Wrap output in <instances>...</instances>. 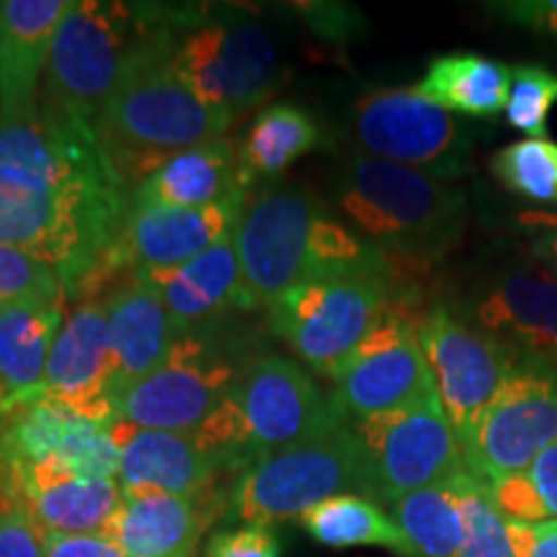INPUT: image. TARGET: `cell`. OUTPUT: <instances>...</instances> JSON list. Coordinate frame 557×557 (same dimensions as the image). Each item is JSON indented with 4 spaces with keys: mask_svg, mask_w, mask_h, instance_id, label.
<instances>
[{
    "mask_svg": "<svg viewBox=\"0 0 557 557\" xmlns=\"http://www.w3.org/2000/svg\"><path fill=\"white\" fill-rule=\"evenodd\" d=\"M120 449V480L124 496H194L218 485L220 470L205 455L197 438L178 431H152L132 423H109Z\"/></svg>",
    "mask_w": 557,
    "mask_h": 557,
    "instance_id": "603a6c76",
    "label": "cell"
},
{
    "mask_svg": "<svg viewBox=\"0 0 557 557\" xmlns=\"http://www.w3.org/2000/svg\"><path fill=\"white\" fill-rule=\"evenodd\" d=\"M143 34L96 122L99 148L132 194L178 152L225 137L233 120L209 109L173 65L171 34L160 5H139Z\"/></svg>",
    "mask_w": 557,
    "mask_h": 557,
    "instance_id": "6da1fadb",
    "label": "cell"
},
{
    "mask_svg": "<svg viewBox=\"0 0 557 557\" xmlns=\"http://www.w3.org/2000/svg\"><path fill=\"white\" fill-rule=\"evenodd\" d=\"M116 364V389L148 377L169 359L178 331L163 299L137 271H127L101 295ZM114 398V395H111Z\"/></svg>",
    "mask_w": 557,
    "mask_h": 557,
    "instance_id": "d4e9b609",
    "label": "cell"
},
{
    "mask_svg": "<svg viewBox=\"0 0 557 557\" xmlns=\"http://www.w3.org/2000/svg\"><path fill=\"white\" fill-rule=\"evenodd\" d=\"M0 496L16 500L45 534H107L124 493L120 480L75 478L54 468L0 470Z\"/></svg>",
    "mask_w": 557,
    "mask_h": 557,
    "instance_id": "ffe728a7",
    "label": "cell"
},
{
    "mask_svg": "<svg viewBox=\"0 0 557 557\" xmlns=\"http://www.w3.org/2000/svg\"><path fill=\"white\" fill-rule=\"evenodd\" d=\"M403 292H416V282L398 274L318 278L271 305L269 329L305 367L333 380Z\"/></svg>",
    "mask_w": 557,
    "mask_h": 557,
    "instance_id": "ba28073f",
    "label": "cell"
},
{
    "mask_svg": "<svg viewBox=\"0 0 557 557\" xmlns=\"http://www.w3.org/2000/svg\"><path fill=\"white\" fill-rule=\"evenodd\" d=\"M459 318L521 361L557 364V284L524 269L478 278L459 302Z\"/></svg>",
    "mask_w": 557,
    "mask_h": 557,
    "instance_id": "ac0fdd59",
    "label": "cell"
},
{
    "mask_svg": "<svg viewBox=\"0 0 557 557\" xmlns=\"http://www.w3.org/2000/svg\"><path fill=\"white\" fill-rule=\"evenodd\" d=\"M253 191L243 171L240 143L218 137L178 152L132 194L129 207H209Z\"/></svg>",
    "mask_w": 557,
    "mask_h": 557,
    "instance_id": "484cf974",
    "label": "cell"
},
{
    "mask_svg": "<svg viewBox=\"0 0 557 557\" xmlns=\"http://www.w3.org/2000/svg\"><path fill=\"white\" fill-rule=\"evenodd\" d=\"M333 205L361 240L408 278L426 276L447 259L468 227L462 191L426 173L357 152L338 163Z\"/></svg>",
    "mask_w": 557,
    "mask_h": 557,
    "instance_id": "3957f363",
    "label": "cell"
},
{
    "mask_svg": "<svg viewBox=\"0 0 557 557\" xmlns=\"http://www.w3.org/2000/svg\"><path fill=\"white\" fill-rule=\"evenodd\" d=\"M312 540L331 549L382 547L400 557H416L393 513L364 496H336L312 506L297 519Z\"/></svg>",
    "mask_w": 557,
    "mask_h": 557,
    "instance_id": "f546056e",
    "label": "cell"
},
{
    "mask_svg": "<svg viewBox=\"0 0 557 557\" xmlns=\"http://www.w3.org/2000/svg\"><path fill=\"white\" fill-rule=\"evenodd\" d=\"M491 487L493 504L498 511L511 521H527V524H537V521H547V508L542 506L537 487H534L532 478L527 472H517V475H506L487 483Z\"/></svg>",
    "mask_w": 557,
    "mask_h": 557,
    "instance_id": "8d00e7d4",
    "label": "cell"
},
{
    "mask_svg": "<svg viewBox=\"0 0 557 557\" xmlns=\"http://www.w3.org/2000/svg\"><path fill=\"white\" fill-rule=\"evenodd\" d=\"M205 557H278L274 527H225L207 540Z\"/></svg>",
    "mask_w": 557,
    "mask_h": 557,
    "instance_id": "74e56055",
    "label": "cell"
},
{
    "mask_svg": "<svg viewBox=\"0 0 557 557\" xmlns=\"http://www.w3.org/2000/svg\"><path fill=\"white\" fill-rule=\"evenodd\" d=\"M114 348L101 297L83 299L62 323L47 364L41 395L88 421L114 423Z\"/></svg>",
    "mask_w": 557,
    "mask_h": 557,
    "instance_id": "d6986e66",
    "label": "cell"
},
{
    "mask_svg": "<svg viewBox=\"0 0 557 557\" xmlns=\"http://www.w3.org/2000/svg\"><path fill=\"white\" fill-rule=\"evenodd\" d=\"M163 9L173 65L201 103L238 120L287 86L282 45L259 13L209 5Z\"/></svg>",
    "mask_w": 557,
    "mask_h": 557,
    "instance_id": "277c9868",
    "label": "cell"
},
{
    "mask_svg": "<svg viewBox=\"0 0 557 557\" xmlns=\"http://www.w3.org/2000/svg\"><path fill=\"white\" fill-rule=\"evenodd\" d=\"M348 139L357 156L406 165L444 184L472 169L470 132L416 88H380L357 99Z\"/></svg>",
    "mask_w": 557,
    "mask_h": 557,
    "instance_id": "30bf717a",
    "label": "cell"
},
{
    "mask_svg": "<svg viewBox=\"0 0 557 557\" xmlns=\"http://www.w3.org/2000/svg\"><path fill=\"white\" fill-rule=\"evenodd\" d=\"M73 0L0 3V124L37 120L52 37Z\"/></svg>",
    "mask_w": 557,
    "mask_h": 557,
    "instance_id": "7402d4cb",
    "label": "cell"
},
{
    "mask_svg": "<svg viewBox=\"0 0 557 557\" xmlns=\"http://www.w3.org/2000/svg\"><path fill=\"white\" fill-rule=\"evenodd\" d=\"M459 513H462V557H517L508 540V519L493 504L487 480L465 468L451 478Z\"/></svg>",
    "mask_w": 557,
    "mask_h": 557,
    "instance_id": "d6a6232c",
    "label": "cell"
},
{
    "mask_svg": "<svg viewBox=\"0 0 557 557\" xmlns=\"http://www.w3.org/2000/svg\"><path fill=\"white\" fill-rule=\"evenodd\" d=\"M519 222L534 233H547L553 230L557 233V207H545V209H529V212L519 214Z\"/></svg>",
    "mask_w": 557,
    "mask_h": 557,
    "instance_id": "ee69618b",
    "label": "cell"
},
{
    "mask_svg": "<svg viewBox=\"0 0 557 557\" xmlns=\"http://www.w3.org/2000/svg\"><path fill=\"white\" fill-rule=\"evenodd\" d=\"M426 308L421 292H403L333 374L331 395L348 423L438 398L418 341V318Z\"/></svg>",
    "mask_w": 557,
    "mask_h": 557,
    "instance_id": "9c48e42d",
    "label": "cell"
},
{
    "mask_svg": "<svg viewBox=\"0 0 557 557\" xmlns=\"http://www.w3.org/2000/svg\"><path fill=\"white\" fill-rule=\"evenodd\" d=\"M233 240L253 308H271L284 292L318 278L406 276L344 220L333 218L315 194L295 184L271 181L250 191Z\"/></svg>",
    "mask_w": 557,
    "mask_h": 557,
    "instance_id": "7a4b0ae2",
    "label": "cell"
},
{
    "mask_svg": "<svg viewBox=\"0 0 557 557\" xmlns=\"http://www.w3.org/2000/svg\"><path fill=\"white\" fill-rule=\"evenodd\" d=\"M529 478L537 487L542 506L547 508V517L557 519V442L534 459V465L529 468Z\"/></svg>",
    "mask_w": 557,
    "mask_h": 557,
    "instance_id": "b9f144b4",
    "label": "cell"
},
{
    "mask_svg": "<svg viewBox=\"0 0 557 557\" xmlns=\"http://www.w3.org/2000/svg\"><path fill=\"white\" fill-rule=\"evenodd\" d=\"M227 400L240 418L256 462L348 423L308 369L278 354L243 367Z\"/></svg>",
    "mask_w": 557,
    "mask_h": 557,
    "instance_id": "8fae6325",
    "label": "cell"
},
{
    "mask_svg": "<svg viewBox=\"0 0 557 557\" xmlns=\"http://www.w3.org/2000/svg\"><path fill=\"white\" fill-rule=\"evenodd\" d=\"M491 13L508 24L557 37V0H513V3L508 0V3H493Z\"/></svg>",
    "mask_w": 557,
    "mask_h": 557,
    "instance_id": "f35d334b",
    "label": "cell"
},
{
    "mask_svg": "<svg viewBox=\"0 0 557 557\" xmlns=\"http://www.w3.org/2000/svg\"><path fill=\"white\" fill-rule=\"evenodd\" d=\"M508 88L511 67L475 52L438 54L416 83V94L423 99L472 120H487L506 111Z\"/></svg>",
    "mask_w": 557,
    "mask_h": 557,
    "instance_id": "83f0119b",
    "label": "cell"
},
{
    "mask_svg": "<svg viewBox=\"0 0 557 557\" xmlns=\"http://www.w3.org/2000/svg\"><path fill=\"white\" fill-rule=\"evenodd\" d=\"M235 377L233 361L207 341L205 331L186 333L156 372L116 389L111 398L114 421L189 434L220 406Z\"/></svg>",
    "mask_w": 557,
    "mask_h": 557,
    "instance_id": "7c38bea8",
    "label": "cell"
},
{
    "mask_svg": "<svg viewBox=\"0 0 557 557\" xmlns=\"http://www.w3.org/2000/svg\"><path fill=\"white\" fill-rule=\"evenodd\" d=\"M508 540L517 557H557V519L537 524L508 519Z\"/></svg>",
    "mask_w": 557,
    "mask_h": 557,
    "instance_id": "ab89813d",
    "label": "cell"
},
{
    "mask_svg": "<svg viewBox=\"0 0 557 557\" xmlns=\"http://www.w3.org/2000/svg\"><path fill=\"white\" fill-rule=\"evenodd\" d=\"M45 557H127L107 534H83V537H62L45 534Z\"/></svg>",
    "mask_w": 557,
    "mask_h": 557,
    "instance_id": "60d3db41",
    "label": "cell"
},
{
    "mask_svg": "<svg viewBox=\"0 0 557 557\" xmlns=\"http://www.w3.org/2000/svg\"><path fill=\"white\" fill-rule=\"evenodd\" d=\"M418 341L434 377L438 403L459 447L470 442L480 416L504 387L517 359L504 346L470 329L449 305L431 302L418 318Z\"/></svg>",
    "mask_w": 557,
    "mask_h": 557,
    "instance_id": "5bb4252c",
    "label": "cell"
},
{
    "mask_svg": "<svg viewBox=\"0 0 557 557\" xmlns=\"http://www.w3.org/2000/svg\"><path fill=\"white\" fill-rule=\"evenodd\" d=\"M364 444L380 504H393L421 487L449 483L468 462L438 398L351 421Z\"/></svg>",
    "mask_w": 557,
    "mask_h": 557,
    "instance_id": "9a60e30c",
    "label": "cell"
},
{
    "mask_svg": "<svg viewBox=\"0 0 557 557\" xmlns=\"http://www.w3.org/2000/svg\"><path fill=\"white\" fill-rule=\"evenodd\" d=\"M62 323V299H24L0 308V382L11 400L41 393Z\"/></svg>",
    "mask_w": 557,
    "mask_h": 557,
    "instance_id": "4316f807",
    "label": "cell"
},
{
    "mask_svg": "<svg viewBox=\"0 0 557 557\" xmlns=\"http://www.w3.org/2000/svg\"><path fill=\"white\" fill-rule=\"evenodd\" d=\"M555 442L557 364L517 359L462 451L468 468L491 483L527 472Z\"/></svg>",
    "mask_w": 557,
    "mask_h": 557,
    "instance_id": "4fadbf2b",
    "label": "cell"
},
{
    "mask_svg": "<svg viewBox=\"0 0 557 557\" xmlns=\"http://www.w3.org/2000/svg\"><path fill=\"white\" fill-rule=\"evenodd\" d=\"M163 299L178 336L207 331L230 310H250L233 235L199 259L171 269L137 271Z\"/></svg>",
    "mask_w": 557,
    "mask_h": 557,
    "instance_id": "cb8c5ba5",
    "label": "cell"
},
{
    "mask_svg": "<svg viewBox=\"0 0 557 557\" xmlns=\"http://www.w3.org/2000/svg\"><path fill=\"white\" fill-rule=\"evenodd\" d=\"M127 212L129 197L54 191L0 169V246L52 267L67 295L99 269Z\"/></svg>",
    "mask_w": 557,
    "mask_h": 557,
    "instance_id": "8992f818",
    "label": "cell"
},
{
    "mask_svg": "<svg viewBox=\"0 0 557 557\" xmlns=\"http://www.w3.org/2000/svg\"><path fill=\"white\" fill-rule=\"evenodd\" d=\"M227 491L220 485L194 496H124L107 537L127 557H197L199 542L225 517Z\"/></svg>",
    "mask_w": 557,
    "mask_h": 557,
    "instance_id": "44dd1931",
    "label": "cell"
},
{
    "mask_svg": "<svg viewBox=\"0 0 557 557\" xmlns=\"http://www.w3.org/2000/svg\"><path fill=\"white\" fill-rule=\"evenodd\" d=\"M336 496L380 504L372 462L351 423L263 457L227 487L222 524L274 527Z\"/></svg>",
    "mask_w": 557,
    "mask_h": 557,
    "instance_id": "5b68a950",
    "label": "cell"
},
{
    "mask_svg": "<svg viewBox=\"0 0 557 557\" xmlns=\"http://www.w3.org/2000/svg\"><path fill=\"white\" fill-rule=\"evenodd\" d=\"M248 197L250 191L209 207H129L120 238L99 263L101 274L120 278L199 259L235 233Z\"/></svg>",
    "mask_w": 557,
    "mask_h": 557,
    "instance_id": "e0dca14e",
    "label": "cell"
},
{
    "mask_svg": "<svg viewBox=\"0 0 557 557\" xmlns=\"http://www.w3.org/2000/svg\"><path fill=\"white\" fill-rule=\"evenodd\" d=\"M493 176L506 191L534 205L557 207V143L519 139L491 160Z\"/></svg>",
    "mask_w": 557,
    "mask_h": 557,
    "instance_id": "1f68e13d",
    "label": "cell"
},
{
    "mask_svg": "<svg viewBox=\"0 0 557 557\" xmlns=\"http://www.w3.org/2000/svg\"><path fill=\"white\" fill-rule=\"evenodd\" d=\"M557 103V73L542 65L511 67L506 120L527 139H545L547 116Z\"/></svg>",
    "mask_w": 557,
    "mask_h": 557,
    "instance_id": "836d02e7",
    "label": "cell"
},
{
    "mask_svg": "<svg viewBox=\"0 0 557 557\" xmlns=\"http://www.w3.org/2000/svg\"><path fill=\"white\" fill-rule=\"evenodd\" d=\"M139 34V5L73 0L52 37L39 107L96 132Z\"/></svg>",
    "mask_w": 557,
    "mask_h": 557,
    "instance_id": "52a82bcc",
    "label": "cell"
},
{
    "mask_svg": "<svg viewBox=\"0 0 557 557\" xmlns=\"http://www.w3.org/2000/svg\"><path fill=\"white\" fill-rule=\"evenodd\" d=\"M62 295L65 287L52 267L24 250L0 246V308L24 299L58 302Z\"/></svg>",
    "mask_w": 557,
    "mask_h": 557,
    "instance_id": "e575fe53",
    "label": "cell"
},
{
    "mask_svg": "<svg viewBox=\"0 0 557 557\" xmlns=\"http://www.w3.org/2000/svg\"><path fill=\"white\" fill-rule=\"evenodd\" d=\"M529 256L557 284V233L553 230L534 233L532 243H529Z\"/></svg>",
    "mask_w": 557,
    "mask_h": 557,
    "instance_id": "7bdbcfd3",
    "label": "cell"
},
{
    "mask_svg": "<svg viewBox=\"0 0 557 557\" xmlns=\"http://www.w3.org/2000/svg\"><path fill=\"white\" fill-rule=\"evenodd\" d=\"M323 143V129L308 109L295 103H274L259 111L240 143L243 171L250 184L276 181L295 160Z\"/></svg>",
    "mask_w": 557,
    "mask_h": 557,
    "instance_id": "f1b7e54d",
    "label": "cell"
},
{
    "mask_svg": "<svg viewBox=\"0 0 557 557\" xmlns=\"http://www.w3.org/2000/svg\"><path fill=\"white\" fill-rule=\"evenodd\" d=\"M11 395H9V389H5V385L3 382H0V426H3V421H5V416H9V410H11Z\"/></svg>",
    "mask_w": 557,
    "mask_h": 557,
    "instance_id": "f6af8a7d",
    "label": "cell"
},
{
    "mask_svg": "<svg viewBox=\"0 0 557 557\" xmlns=\"http://www.w3.org/2000/svg\"><path fill=\"white\" fill-rule=\"evenodd\" d=\"M0 557H45V532L16 500L0 496Z\"/></svg>",
    "mask_w": 557,
    "mask_h": 557,
    "instance_id": "d590c367",
    "label": "cell"
},
{
    "mask_svg": "<svg viewBox=\"0 0 557 557\" xmlns=\"http://www.w3.org/2000/svg\"><path fill=\"white\" fill-rule=\"evenodd\" d=\"M13 468H54L75 478L116 480L120 449L107 423L88 421L37 393L13 400L0 426V470Z\"/></svg>",
    "mask_w": 557,
    "mask_h": 557,
    "instance_id": "2e32d148",
    "label": "cell"
},
{
    "mask_svg": "<svg viewBox=\"0 0 557 557\" xmlns=\"http://www.w3.org/2000/svg\"><path fill=\"white\" fill-rule=\"evenodd\" d=\"M389 508L416 557H462L465 527L451 480L408 493Z\"/></svg>",
    "mask_w": 557,
    "mask_h": 557,
    "instance_id": "4dcf8cb0",
    "label": "cell"
}]
</instances>
